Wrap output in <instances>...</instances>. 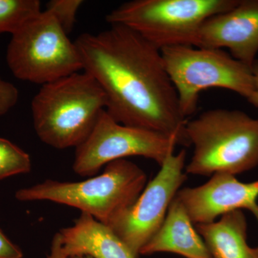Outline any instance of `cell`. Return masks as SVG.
I'll list each match as a JSON object with an SVG mask.
<instances>
[{"mask_svg":"<svg viewBox=\"0 0 258 258\" xmlns=\"http://www.w3.org/2000/svg\"><path fill=\"white\" fill-rule=\"evenodd\" d=\"M83 71L106 95V111L121 124L174 137L190 146L187 118L180 110L175 88L161 50L120 25L97 34L83 33L75 41Z\"/></svg>","mask_w":258,"mask_h":258,"instance_id":"cell-1","label":"cell"},{"mask_svg":"<svg viewBox=\"0 0 258 258\" xmlns=\"http://www.w3.org/2000/svg\"><path fill=\"white\" fill-rule=\"evenodd\" d=\"M106 107V95L96 80L85 71L76 73L42 86L31 103L34 128L50 147L77 148Z\"/></svg>","mask_w":258,"mask_h":258,"instance_id":"cell-2","label":"cell"},{"mask_svg":"<svg viewBox=\"0 0 258 258\" xmlns=\"http://www.w3.org/2000/svg\"><path fill=\"white\" fill-rule=\"evenodd\" d=\"M185 130L194 147L186 174L236 176L258 166V120L243 111L209 110L187 120Z\"/></svg>","mask_w":258,"mask_h":258,"instance_id":"cell-3","label":"cell"},{"mask_svg":"<svg viewBox=\"0 0 258 258\" xmlns=\"http://www.w3.org/2000/svg\"><path fill=\"white\" fill-rule=\"evenodd\" d=\"M145 171L126 159L107 164L100 175L81 181L45 180L19 189V201H50L81 210L108 226L132 207L144 189Z\"/></svg>","mask_w":258,"mask_h":258,"instance_id":"cell-4","label":"cell"},{"mask_svg":"<svg viewBox=\"0 0 258 258\" xmlns=\"http://www.w3.org/2000/svg\"><path fill=\"white\" fill-rule=\"evenodd\" d=\"M161 54L185 118L196 112L200 93L210 88L230 90L257 108L252 69L222 49L176 45Z\"/></svg>","mask_w":258,"mask_h":258,"instance_id":"cell-5","label":"cell"},{"mask_svg":"<svg viewBox=\"0 0 258 258\" xmlns=\"http://www.w3.org/2000/svg\"><path fill=\"white\" fill-rule=\"evenodd\" d=\"M239 0H133L107 15L111 25L126 27L161 50L164 47H196L205 20L228 11Z\"/></svg>","mask_w":258,"mask_h":258,"instance_id":"cell-6","label":"cell"},{"mask_svg":"<svg viewBox=\"0 0 258 258\" xmlns=\"http://www.w3.org/2000/svg\"><path fill=\"white\" fill-rule=\"evenodd\" d=\"M45 10L12 35L7 50L15 77L41 86L83 71L76 43Z\"/></svg>","mask_w":258,"mask_h":258,"instance_id":"cell-7","label":"cell"},{"mask_svg":"<svg viewBox=\"0 0 258 258\" xmlns=\"http://www.w3.org/2000/svg\"><path fill=\"white\" fill-rule=\"evenodd\" d=\"M179 141L174 137L121 124L103 110L87 139L76 148L73 169L83 176H94L112 161L143 157L162 165L174 154Z\"/></svg>","mask_w":258,"mask_h":258,"instance_id":"cell-8","label":"cell"},{"mask_svg":"<svg viewBox=\"0 0 258 258\" xmlns=\"http://www.w3.org/2000/svg\"><path fill=\"white\" fill-rule=\"evenodd\" d=\"M185 149L172 154L145 186L135 203L108 227L123 241L135 258L160 229L173 200L186 177Z\"/></svg>","mask_w":258,"mask_h":258,"instance_id":"cell-9","label":"cell"},{"mask_svg":"<svg viewBox=\"0 0 258 258\" xmlns=\"http://www.w3.org/2000/svg\"><path fill=\"white\" fill-rule=\"evenodd\" d=\"M176 198L195 225L215 222L226 213L242 210L250 212L258 224V180L242 182L235 175L217 173L205 184L180 189Z\"/></svg>","mask_w":258,"mask_h":258,"instance_id":"cell-10","label":"cell"},{"mask_svg":"<svg viewBox=\"0 0 258 258\" xmlns=\"http://www.w3.org/2000/svg\"><path fill=\"white\" fill-rule=\"evenodd\" d=\"M196 47L229 49L234 58L252 68L258 52V0H239L232 9L205 20Z\"/></svg>","mask_w":258,"mask_h":258,"instance_id":"cell-11","label":"cell"},{"mask_svg":"<svg viewBox=\"0 0 258 258\" xmlns=\"http://www.w3.org/2000/svg\"><path fill=\"white\" fill-rule=\"evenodd\" d=\"M66 258L86 255L92 258H135L130 249L108 226L86 213L74 225L56 233Z\"/></svg>","mask_w":258,"mask_h":258,"instance_id":"cell-12","label":"cell"},{"mask_svg":"<svg viewBox=\"0 0 258 258\" xmlns=\"http://www.w3.org/2000/svg\"><path fill=\"white\" fill-rule=\"evenodd\" d=\"M157 252H171L185 258H212L176 196L169 206L160 229L141 249L140 254L151 255Z\"/></svg>","mask_w":258,"mask_h":258,"instance_id":"cell-13","label":"cell"},{"mask_svg":"<svg viewBox=\"0 0 258 258\" xmlns=\"http://www.w3.org/2000/svg\"><path fill=\"white\" fill-rule=\"evenodd\" d=\"M195 226L212 258H258V246L247 243V222L242 210L226 213L218 221Z\"/></svg>","mask_w":258,"mask_h":258,"instance_id":"cell-14","label":"cell"},{"mask_svg":"<svg viewBox=\"0 0 258 258\" xmlns=\"http://www.w3.org/2000/svg\"><path fill=\"white\" fill-rule=\"evenodd\" d=\"M41 12L38 0H0V34L13 35Z\"/></svg>","mask_w":258,"mask_h":258,"instance_id":"cell-15","label":"cell"},{"mask_svg":"<svg viewBox=\"0 0 258 258\" xmlns=\"http://www.w3.org/2000/svg\"><path fill=\"white\" fill-rule=\"evenodd\" d=\"M31 167V159L28 153L8 139L0 137V180L27 174Z\"/></svg>","mask_w":258,"mask_h":258,"instance_id":"cell-16","label":"cell"},{"mask_svg":"<svg viewBox=\"0 0 258 258\" xmlns=\"http://www.w3.org/2000/svg\"><path fill=\"white\" fill-rule=\"evenodd\" d=\"M83 4L82 0H51L47 3L45 10L55 18L69 35L74 28L78 11Z\"/></svg>","mask_w":258,"mask_h":258,"instance_id":"cell-17","label":"cell"},{"mask_svg":"<svg viewBox=\"0 0 258 258\" xmlns=\"http://www.w3.org/2000/svg\"><path fill=\"white\" fill-rule=\"evenodd\" d=\"M19 99V91L13 83L0 77V116L14 108Z\"/></svg>","mask_w":258,"mask_h":258,"instance_id":"cell-18","label":"cell"},{"mask_svg":"<svg viewBox=\"0 0 258 258\" xmlns=\"http://www.w3.org/2000/svg\"><path fill=\"white\" fill-rule=\"evenodd\" d=\"M23 253L0 229V258H23Z\"/></svg>","mask_w":258,"mask_h":258,"instance_id":"cell-19","label":"cell"},{"mask_svg":"<svg viewBox=\"0 0 258 258\" xmlns=\"http://www.w3.org/2000/svg\"><path fill=\"white\" fill-rule=\"evenodd\" d=\"M46 258H66L61 251L60 242L56 234L52 239L50 254L47 256Z\"/></svg>","mask_w":258,"mask_h":258,"instance_id":"cell-20","label":"cell"},{"mask_svg":"<svg viewBox=\"0 0 258 258\" xmlns=\"http://www.w3.org/2000/svg\"><path fill=\"white\" fill-rule=\"evenodd\" d=\"M251 69H252V74H253L254 87H255L258 103V60L254 61Z\"/></svg>","mask_w":258,"mask_h":258,"instance_id":"cell-21","label":"cell"},{"mask_svg":"<svg viewBox=\"0 0 258 258\" xmlns=\"http://www.w3.org/2000/svg\"><path fill=\"white\" fill-rule=\"evenodd\" d=\"M72 258H92V257H89V256L80 255V256H76V257H74Z\"/></svg>","mask_w":258,"mask_h":258,"instance_id":"cell-22","label":"cell"}]
</instances>
